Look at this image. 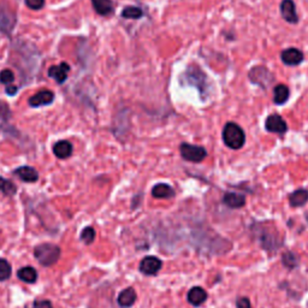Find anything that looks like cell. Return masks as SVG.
<instances>
[{
	"instance_id": "obj_1",
	"label": "cell",
	"mask_w": 308,
	"mask_h": 308,
	"mask_svg": "<svg viewBox=\"0 0 308 308\" xmlns=\"http://www.w3.org/2000/svg\"><path fill=\"white\" fill-rule=\"evenodd\" d=\"M191 236H193V243L207 253L224 254L231 248V243L228 240L223 239L209 229L207 230L198 229L193 231Z\"/></svg>"
},
{
	"instance_id": "obj_2",
	"label": "cell",
	"mask_w": 308,
	"mask_h": 308,
	"mask_svg": "<svg viewBox=\"0 0 308 308\" xmlns=\"http://www.w3.org/2000/svg\"><path fill=\"white\" fill-rule=\"evenodd\" d=\"M252 229H253L254 235H256L257 240H259L261 247L264 249H266V251H277V249L282 246L283 241L281 236L278 235V232L276 230L271 231L267 228H265V226L260 225H253Z\"/></svg>"
},
{
	"instance_id": "obj_3",
	"label": "cell",
	"mask_w": 308,
	"mask_h": 308,
	"mask_svg": "<svg viewBox=\"0 0 308 308\" xmlns=\"http://www.w3.org/2000/svg\"><path fill=\"white\" fill-rule=\"evenodd\" d=\"M224 143L231 150H240L246 142V134L236 123H228L223 129Z\"/></svg>"
},
{
	"instance_id": "obj_4",
	"label": "cell",
	"mask_w": 308,
	"mask_h": 308,
	"mask_svg": "<svg viewBox=\"0 0 308 308\" xmlns=\"http://www.w3.org/2000/svg\"><path fill=\"white\" fill-rule=\"evenodd\" d=\"M34 256L42 266H52L59 260L60 249L55 244L44 243L35 248Z\"/></svg>"
},
{
	"instance_id": "obj_5",
	"label": "cell",
	"mask_w": 308,
	"mask_h": 308,
	"mask_svg": "<svg viewBox=\"0 0 308 308\" xmlns=\"http://www.w3.org/2000/svg\"><path fill=\"white\" fill-rule=\"evenodd\" d=\"M182 77H183V80H186V82L188 83V85L194 86L195 88H198L199 92H200V94L203 95V97L206 94L207 88H208V86H207L208 80H207V76L204 74V71L200 68L191 65V67H189L188 69L186 70V72H184V75Z\"/></svg>"
},
{
	"instance_id": "obj_6",
	"label": "cell",
	"mask_w": 308,
	"mask_h": 308,
	"mask_svg": "<svg viewBox=\"0 0 308 308\" xmlns=\"http://www.w3.org/2000/svg\"><path fill=\"white\" fill-rule=\"evenodd\" d=\"M248 76L254 85L260 86L264 89L271 86L274 81V76L272 75V72L265 67H254L249 71Z\"/></svg>"
},
{
	"instance_id": "obj_7",
	"label": "cell",
	"mask_w": 308,
	"mask_h": 308,
	"mask_svg": "<svg viewBox=\"0 0 308 308\" xmlns=\"http://www.w3.org/2000/svg\"><path fill=\"white\" fill-rule=\"evenodd\" d=\"M181 155L186 160L191 163H200L207 156V152L204 147L189 143H182L181 145Z\"/></svg>"
},
{
	"instance_id": "obj_8",
	"label": "cell",
	"mask_w": 308,
	"mask_h": 308,
	"mask_svg": "<svg viewBox=\"0 0 308 308\" xmlns=\"http://www.w3.org/2000/svg\"><path fill=\"white\" fill-rule=\"evenodd\" d=\"M16 26V15L9 9L0 7V32L10 35Z\"/></svg>"
},
{
	"instance_id": "obj_9",
	"label": "cell",
	"mask_w": 308,
	"mask_h": 308,
	"mask_svg": "<svg viewBox=\"0 0 308 308\" xmlns=\"http://www.w3.org/2000/svg\"><path fill=\"white\" fill-rule=\"evenodd\" d=\"M265 128H266V130L270 131V133L276 134H284L287 133L288 130L287 123H285V120L278 115L269 116L266 122H265Z\"/></svg>"
},
{
	"instance_id": "obj_10",
	"label": "cell",
	"mask_w": 308,
	"mask_h": 308,
	"mask_svg": "<svg viewBox=\"0 0 308 308\" xmlns=\"http://www.w3.org/2000/svg\"><path fill=\"white\" fill-rule=\"evenodd\" d=\"M161 269V260L156 257H146L140 262V271L146 276H154Z\"/></svg>"
},
{
	"instance_id": "obj_11",
	"label": "cell",
	"mask_w": 308,
	"mask_h": 308,
	"mask_svg": "<svg viewBox=\"0 0 308 308\" xmlns=\"http://www.w3.org/2000/svg\"><path fill=\"white\" fill-rule=\"evenodd\" d=\"M54 100V93L52 90H41V92L36 93V94L33 95L28 103L32 107H40V106H45V105H50V103H53Z\"/></svg>"
},
{
	"instance_id": "obj_12",
	"label": "cell",
	"mask_w": 308,
	"mask_h": 308,
	"mask_svg": "<svg viewBox=\"0 0 308 308\" xmlns=\"http://www.w3.org/2000/svg\"><path fill=\"white\" fill-rule=\"evenodd\" d=\"M70 71V67L68 63H60L59 65H53V67L50 68L49 70V76L53 78L55 82L58 83H63L67 81L68 78V74Z\"/></svg>"
},
{
	"instance_id": "obj_13",
	"label": "cell",
	"mask_w": 308,
	"mask_h": 308,
	"mask_svg": "<svg viewBox=\"0 0 308 308\" xmlns=\"http://www.w3.org/2000/svg\"><path fill=\"white\" fill-rule=\"evenodd\" d=\"M281 14L283 18L289 23H297V21H299L292 0H283L281 4Z\"/></svg>"
},
{
	"instance_id": "obj_14",
	"label": "cell",
	"mask_w": 308,
	"mask_h": 308,
	"mask_svg": "<svg viewBox=\"0 0 308 308\" xmlns=\"http://www.w3.org/2000/svg\"><path fill=\"white\" fill-rule=\"evenodd\" d=\"M281 58L284 64L289 65V67H295L304 60V53L297 49H288L282 52Z\"/></svg>"
},
{
	"instance_id": "obj_15",
	"label": "cell",
	"mask_w": 308,
	"mask_h": 308,
	"mask_svg": "<svg viewBox=\"0 0 308 308\" xmlns=\"http://www.w3.org/2000/svg\"><path fill=\"white\" fill-rule=\"evenodd\" d=\"M187 299H188L189 304L193 305V306H200L207 300V292L203 288L194 287L188 291Z\"/></svg>"
},
{
	"instance_id": "obj_16",
	"label": "cell",
	"mask_w": 308,
	"mask_h": 308,
	"mask_svg": "<svg viewBox=\"0 0 308 308\" xmlns=\"http://www.w3.org/2000/svg\"><path fill=\"white\" fill-rule=\"evenodd\" d=\"M152 195L155 199H172L176 195L172 187L165 183H159L153 187Z\"/></svg>"
},
{
	"instance_id": "obj_17",
	"label": "cell",
	"mask_w": 308,
	"mask_h": 308,
	"mask_svg": "<svg viewBox=\"0 0 308 308\" xmlns=\"http://www.w3.org/2000/svg\"><path fill=\"white\" fill-rule=\"evenodd\" d=\"M15 175L18 176L23 182H36L39 180V172L30 166H21L15 170Z\"/></svg>"
},
{
	"instance_id": "obj_18",
	"label": "cell",
	"mask_w": 308,
	"mask_h": 308,
	"mask_svg": "<svg viewBox=\"0 0 308 308\" xmlns=\"http://www.w3.org/2000/svg\"><path fill=\"white\" fill-rule=\"evenodd\" d=\"M53 153L57 158L67 159L72 154V145L67 140H62L57 142L53 147Z\"/></svg>"
},
{
	"instance_id": "obj_19",
	"label": "cell",
	"mask_w": 308,
	"mask_h": 308,
	"mask_svg": "<svg viewBox=\"0 0 308 308\" xmlns=\"http://www.w3.org/2000/svg\"><path fill=\"white\" fill-rule=\"evenodd\" d=\"M223 203L230 208H242L246 205V198L241 194L226 193L223 198Z\"/></svg>"
},
{
	"instance_id": "obj_20",
	"label": "cell",
	"mask_w": 308,
	"mask_h": 308,
	"mask_svg": "<svg viewBox=\"0 0 308 308\" xmlns=\"http://www.w3.org/2000/svg\"><path fill=\"white\" fill-rule=\"evenodd\" d=\"M118 305L120 307H131L136 301V292L133 288H127L118 295Z\"/></svg>"
},
{
	"instance_id": "obj_21",
	"label": "cell",
	"mask_w": 308,
	"mask_h": 308,
	"mask_svg": "<svg viewBox=\"0 0 308 308\" xmlns=\"http://www.w3.org/2000/svg\"><path fill=\"white\" fill-rule=\"evenodd\" d=\"M308 201V190L306 189H297L290 195L289 203L292 207L304 206Z\"/></svg>"
},
{
	"instance_id": "obj_22",
	"label": "cell",
	"mask_w": 308,
	"mask_h": 308,
	"mask_svg": "<svg viewBox=\"0 0 308 308\" xmlns=\"http://www.w3.org/2000/svg\"><path fill=\"white\" fill-rule=\"evenodd\" d=\"M93 7L102 16L110 15L113 11V2L111 0H92Z\"/></svg>"
},
{
	"instance_id": "obj_23",
	"label": "cell",
	"mask_w": 308,
	"mask_h": 308,
	"mask_svg": "<svg viewBox=\"0 0 308 308\" xmlns=\"http://www.w3.org/2000/svg\"><path fill=\"white\" fill-rule=\"evenodd\" d=\"M289 99V88L284 85H278L274 90V102L277 105H283Z\"/></svg>"
},
{
	"instance_id": "obj_24",
	"label": "cell",
	"mask_w": 308,
	"mask_h": 308,
	"mask_svg": "<svg viewBox=\"0 0 308 308\" xmlns=\"http://www.w3.org/2000/svg\"><path fill=\"white\" fill-rule=\"evenodd\" d=\"M17 276H18V278L21 279V281L26 283H35L37 279V272L34 267L27 266L19 270V271L17 272Z\"/></svg>"
},
{
	"instance_id": "obj_25",
	"label": "cell",
	"mask_w": 308,
	"mask_h": 308,
	"mask_svg": "<svg viewBox=\"0 0 308 308\" xmlns=\"http://www.w3.org/2000/svg\"><path fill=\"white\" fill-rule=\"evenodd\" d=\"M282 262L285 267H288V269H295V267L299 266L300 259L299 257L295 253H292V252H287V253H284V256L282 257Z\"/></svg>"
},
{
	"instance_id": "obj_26",
	"label": "cell",
	"mask_w": 308,
	"mask_h": 308,
	"mask_svg": "<svg viewBox=\"0 0 308 308\" xmlns=\"http://www.w3.org/2000/svg\"><path fill=\"white\" fill-rule=\"evenodd\" d=\"M16 186H15L11 181L6 180V178L4 177H0V191H1V193H4L5 195L12 196L14 194H16Z\"/></svg>"
},
{
	"instance_id": "obj_27",
	"label": "cell",
	"mask_w": 308,
	"mask_h": 308,
	"mask_svg": "<svg viewBox=\"0 0 308 308\" xmlns=\"http://www.w3.org/2000/svg\"><path fill=\"white\" fill-rule=\"evenodd\" d=\"M122 16L124 18H130V19H138L143 16V12L140 7L136 6H128L123 10Z\"/></svg>"
},
{
	"instance_id": "obj_28",
	"label": "cell",
	"mask_w": 308,
	"mask_h": 308,
	"mask_svg": "<svg viewBox=\"0 0 308 308\" xmlns=\"http://www.w3.org/2000/svg\"><path fill=\"white\" fill-rule=\"evenodd\" d=\"M11 276V265L5 259H0V281H6Z\"/></svg>"
},
{
	"instance_id": "obj_29",
	"label": "cell",
	"mask_w": 308,
	"mask_h": 308,
	"mask_svg": "<svg viewBox=\"0 0 308 308\" xmlns=\"http://www.w3.org/2000/svg\"><path fill=\"white\" fill-rule=\"evenodd\" d=\"M94 239H95L94 229L90 228V226L83 229L82 234H81V240H82L86 244H90L93 241H94Z\"/></svg>"
},
{
	"instance_id": "obj_30",
	"label": "cell",
	"mask_w": 308,
	"mask_h": 308,
	"mask_svg": "<svg viewBox=\"0 0 308 308\" xmlns=\"http://www.w3.org/2000/svg\"><path fill=\"white\" fill-rule=\"evenodd\" d=\"M15 81V75L14 72L10 69H5L0 72V82L4 83V85H10Z\"/></svg>"
},
{
	"instance_id": "obj_31",
	"label": "cell",
	"mask_w": 308,
	"mask_h": 308,
	"mask_svg": "<svg viewBox=\"0 0 308 308\" xmlns=\"http://www.w3.org/2000/svg\"><path fill=\"white\" fill-rule=\"evenodd\" d=\"M10 115H11V112H10L9 106H7L4 102H0V120H9Z\"/></svg>"
},
{
	"instance_id": "obj_32",
	"label": "cell",
	"mask_w": 308,
	"mask_h": 308,
	"mask_svg": "<svg viewBox=\"0 0 308 308\" xmlns=\"http://www.w3.org/2000/svg\"><path fill=\"white\" fill-rule=\"evenodd\" d=\"M26 4L29 9L40 10L45 4V0H26Z\"/></svg>"
},
{
	"instance_id": "obj_33",
	"label": "cell",
	"mask_w": 308,
	"mask_h": 308,
	"mask_svg": "<svg viewBox=\"0 0 308 308\" xmlns=\"http://www.w3.org/2000/svg\"><path fill=\"white\" fill-rule=\"evenodd\" d=\"M237 308H252L251 301L247 297H241L237 301Z\"/></svg>"
},
{
	"instance_id": "obj_34",
	"label": "cell",
	"mask_w": 308,
	"mask_h": 308,
	"mask_svg": "<svg viewBox=\"0 0 308 308\" xmlns=\"http://www.w3.org/2000/svg\"><path fill=\"white\" fill-rule=\"evenodd\" d=\"M34 308H53L52 304L50 301H46V300H44V301H36L34 305Z\"/></svg>"
},
{
	"instance_id": "obj_35",
	"label": "cell",
	"mask_w": 308,
	"mask_h": 308,
	"mask_svg": "<svg viewBox=\"0 0 308 308\" xmlns=\"http://www.w3.org/2000/svg\"><path fill=\"white\" fill-rule=\"evenodd\" d=\"M17 90H18V88L16 87V86H10L9 85V87H6V93L9 95H15L17 93Z\"/></svg>"
}]
</instances>
